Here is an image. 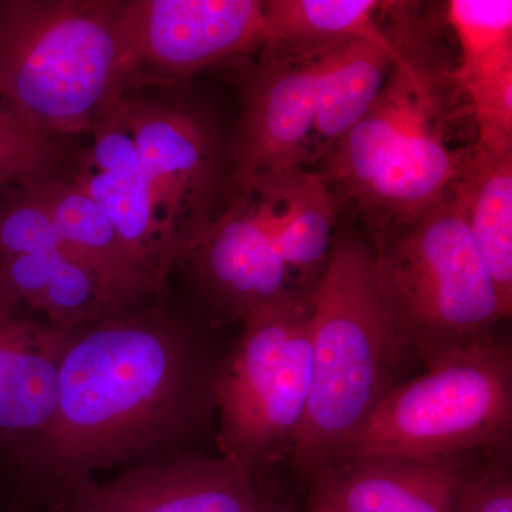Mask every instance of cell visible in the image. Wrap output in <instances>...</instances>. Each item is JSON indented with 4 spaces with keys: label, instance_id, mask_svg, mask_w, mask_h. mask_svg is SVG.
Wrapping results in <instances>:
<instances>
[{
    "label": "cell",
    "instance_id": "6da1fadb",
    "mask_svg": "<svg viewBox=\"0 0 512 512\" xmlns=\"http://www.w3.org/2000/svg\"><path fill=\"white\" fill-rule=\"evenodd\" d=\"M62 333L55 420L28 467L59 481L167 457L200 394L187 329L151 303Z\"/></svg>",
    "mask_w": 512,
    "mask_h": 512
},
{
    "label": "cell",
    "instance_id": "d4e9b609",
    "mask_svg": "<svg viewBox=\"0 0 512 512\" xmlns=\"http://www.w3.org/2000/svg\"><path fill=\"white\" fill-rule=\"evenodd\" d=\"M60 485V503L56 512H121L101 493L99 481L77 474L56 481Z\"/></svg>",
    "mask_w": 512,
    "mask_h": 512
},
{
    "label": "cell",
    "instance_id": "9a60e30c",
    "mask_svg": "<svg viewBox=\"0 0 512 512\" xmlns=\"http://www.w3.org/2000/svg\"><path fill=\"white\" fill-rule=\"evenodd\" d=\"M28 185L45 202L64 249L99 281L113 313L160 298L163 282L138 262L99 205L72 180L53 174Z\"/></svg>",
    "mask_w": 512,
    "mask_h": 512
},
{
    "label": "cell",
    "instance_id": "2e32d148",
    "mask_svg": "<svg viewBox=\"0 0 512 512\" xmlns=\"http://www.w3.org/2000/svg\"><path fill=\"white\" fill-rule=\"evenodd\" d=\"M249 194L274 202L276 247L296 288L309 299V292L325 271L335 239V195L320 174L308 167L286 171Z\"/></svg>",
    "mask_w": 512,
    "mask_h": 512
},
{
    "label": "cell",
    "instance_id": "ba28073f",
    "mask_svg": "<svg viewBox=\"0 0 512 512\" xmlns=\"http://www.w3.org/2000/svg\"><path fill=\"white\" fill-rule=\"evenodd\" d=\"M117 111L136 140L161 215L190 252L217 217L222 184L217 131L200 111L171 100L128 94Z\"/></svg>",
    "mask_w": 512,
    "mask_h": 512
},
{
    "label": "cell",
    "instance_id": "52a82bcc",
    "mask_svg": "<svg viewBox=\"0 0 512 512\" xmlns=\"http://www.w3.org/2000/svg\"><path fill=\"white\" fill-rule=\"evenodd\" d=\"M389 30L397 57L372 109L323 158L320 174L336 201L359 205L407 138L424 128L448 123L447 92L453 76L431 53L404 3H396Z\"/></svg>",
    "mask_w": 512,
    "mask_h": 512
},
{
    "label": "cell",
    "instance_id": "3957f363",
    "mask_svg": "<svg viewBox=\"0 0 512 512\" xmlns=\"http://www.w3.org/2000/svg\"><path fill=\"white\" fill-rule=\"evenodd\" d=\"M312 384L292 457L311 478L338 461L409 355L377 284L375 249L342 232L309 292Z\"/></svg>",
    "mask_w": 512,
    "mask_h": 512
},
{
    "label": "cell",
    "instance_id": "5b68a950",
    "mask_svg": "<svg viewBox=\"0 0 512 512\" xmlns=\"http://www.w3.org/2000/svg\"><path fill=\"white\" fill-rule=\"evenodd\" d=\"M511 429V350L493 335L396 384L338 461L464 456L477 448L505 446Z\"/></svg>",
    "mask_w": 512,
    "mask_h": 512
},
{
    "label": "cell",
    "instance_id": "d6986e66",
    "mask_svg": "<svg viewBox=\"0 0 512 512\" xmlns=\"http://www.w3.org/2000/svg\"><path fill=\"white\" fill-rule=\"evenodd\" d=\"M265 55H302L335 43L366 39L392 45L377 23L386 3L377 0H268L262 2Z\"/></svg>",
    "mask_w": 512,
    "mask_h": 512
},
{
    "label": "cell",
    "instance_id": "ffe728a7",
    "mask_svg": "<svg viewBox=\"0 0 512 512\" xmlns=\"http://www.w3.org/2000/svg\"><path fill=\"white\" fill-rule=\"evenodd\" d=\"M70 180L99 205L138 262L165 284L188 248L165 222L146 178L114 177L87 167Z\"/></svg>",
    "mask_w": 512,
    "mask_h": 512
},
{
    "label": "cell",
    "instance_id": "5bb4252c",
    "mask_svg": "<svg viewBox=\"0 0 512 512\" xmlns=\"http://www.w3.org/2000/svg\"><path fill=\"white\" fill-rule=\"evenodd\" d=\"M62 326L0 313V446L28 464L52 427Z\"/></svg>",
    "mask_w": 512,
    "mask_h": 512
},
{
    "label": "cell",
    "instance_id": "7c38bea8",
    "mask_svg": "<svg viewBox=\"0 0 512 512\" xmlns=\"http://www.w3.org/2000/svg\"><path fill=\"white\" fill-rule=\"evenodd\" d=\"M121 512H292L256 481V471L229 458L167 456L99 483Z\"/></svg>",
    "mask_w": 512,
    "mask_h": 512
},
{
    "label": "cell",
    "instance_id": "7402d4cb",
    "mask_svg": "<svg viewBox=\"0 0 512 512\" xmlns=\"http://www.w3.org/2000/svg\"><path fill=\"white\" fill-rule=\"evenodd\" d=\"M63 248L52 215L32 185L0 192V256Z\"/></svg>",
    "mask_w": 512,
    "mask_h": 512
},
{
    "label": "cell",
    "instance_id": "8992f818",
    "mask_svg": "<svg viewBox=\"0 0 512 512\" xmlns=\"http://www.w3.org/2000/svg\"><path fill=\"white\" fill-rule=\"evenodd\" d=\"M215 377L222 456L258 470L291 450L312 384L309 301L255 313Z\"/></svg>",
    "mask_w": 512,
    "mask_h": 512
},
{
    "label": "cell",
    "instance_id": "8fae6325",
    "mask_svg": "<svg viewBox=\"0 0 512 512\" xmlns=\"http://www.w3.org/2000/svg\"><path fill=\"white\" fill-rule=\"evenodd\" d=\"M261 0H130L137 77L183 80L262 43Z\"/></svg>",
    "mask_w": 512,
    "mask_h": 512
},
{
    "label": "cell",
    "instance_id": "e0dca14e",
    "mask_svg": "<svg viewBox=\"0 0 512 512\" xmlns=\"http://www.w3.org/2000/svg\"><path fill=\"white\" fill-rule=\"evenodd\" d=\"M397 57L393 39L392 45L352 39L329 47L316 101L312 163L328 156L340 138L372 109Z\"/></svg>",
    "mask_w": 512,
    "mask_h": 512
},
{
    "label": "cell",
    "instance_id": "277c9868",
    "mask_svg": "<svg viewBox=\"0 0 512 512\" xmlns=\"http://www.w3.org/2000/svg\"><path fill=\"white\" fill-rule=\"evenodd\" d=\"M372 238L377 284L409 355L431 369L494 335L504 311L451 190L419 217Z\"/></svg>",
    "mask_w": 512,
    "mask_h": 512
},
{
    "label": "cell",
    "instance_id": "484cf974",
    "mask_svg": "<svg viewBox=\"0 0 512 512\" xmlns=\"http://www.w3.org/2000/svg\"><path fill=\"white\" fill-rule=\"evenodd\" d=\"M311 512H316V511H312V510H311Z\"/></svg>",
    "mask_w": 512,
    "mask_h": 512
},
{
    "label": "cell",
    "instance_id": "9c48e42d",
    "mask_svg": "<svg viewBox=\"0 0 512 512\" xmlns=\"http://www.w3.org/2000/svg\"><path fill=\"white\" fill-rule=\"evenodd\" d=\"M330 46L302 55L264 53L242 83L232 170L241 194L312 163L316 101Z\"/></svg>",
    "mask_w": 512,
    "mask_h": 512
},
{
    "label": "cell",
    "instance_id": "4fadbf2b",
    "mask_svg": "<svg viewBox=\"0 0 512 512\" xmlns=\"http://www.w3.org/2000/svg\"><path fill=\"white\" fill-rule=\"evenodd\" d=\"M464 456L355 457L313 474L312 511L453 512Z\"/></svg>",
    "mask_w": 512,
    "mask_h": 512
},
{
    "label": "cell",
    "instance_id": "30bf717a",
    "mask_svg": "<svg viewBox=\"0 0 512 512\" xmlns=\"http://www.w3.org/2000/svg\"><path fill=\"white\" fill-rule=\"evenodd\" d=\"M185 258L215 305L242 322L266 309L309 301L279 254L274 202L262 195L241 194Z\"/></svg>",
    "mask_w": 512,
    "mask_h": 512
},
{
    "label": "cell",
    "instance_id": "44dd1931",
    "mask_svg": "<svg viewBox=\"0 0 512 512\" xmlns=\"http://www.w3.org/2000/svg\"><path fill=\"white\" fill-rule=\"evenodd\" d=\"M56 141L0 103V192L53 175L60 158Z\"/></svg>",
    "mask_w": 512,
    "mask_h": 512
},
{
    "label": "cell",
    "instance_id": "7a4b0ae2",
    "mask_svg": "<svg viewBox=\"0 0 512 512\" xmlns=\"http://www.w3.org/2000/svg\"><path fill=\"white\" fill-rule=\"evenodd\" d=\"M136 80L130 0H0V103L29 126L92 133Z\"/></svg>",
    "mask_w": 512,
    "mask_h": 512
},
{
    "label": "cell",
    "instance_id": "ac0fdd59",
    "mask_svg": "<svg viewBox=\"0 0 512 512\" xmlns=\"http://www.w3.org/2000/svg\"><path fill=\"white\" fill-rule=\"evenodd\" d=\"M463 208L500 299L505 318L512 312V154L468 148L450 187Z\"/></svg>",
    "mask_w": 512,
    "mask_h": 512
},
{
    "label": "cell",
    "instance_id": "cb8c5ba5",
    "mask_svg": "<svg viewBox=\"0 0 512 512\" xmlns=\"http://www.w3.org/2000/svg\"><path fill=\"white\" fill-rule=\"evenodd\" d=\"M453 512H512L511 473L505 466L466 467Z\"/></svg>",
    "mask_w": 512,
    "mask_h": 512
},
{
    "label": "cell",
    "instance_id": "603a6c76",
    "mask_svg": "<svg viewBox=\"0 0 512 512\" xmlns=\"http://www.w3.org/2000/svg\"><path fill=\"white\" fill-rule=\"evenodd\" d=\"M89 168L97 173L121 178L144 177L140 153L119 111L97 124L92 131Z\"/></svg>",
    "mask_w": 512,
    "mask_h": 512
}]
</instances>
